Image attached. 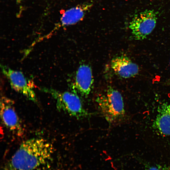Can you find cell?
Segmentation results:
<instances>
[{
  "label": "cell",
  "mask_w": 170,
  "mask_h": 170,
  "mask_svg": "<svg viewBox=\"0 0 170 170\" xmlns=\"http://www.w3.org/2000/svg\"><path fill=\"white\" fill-rule=\"evenodd\" d=\"M11 99L2 96L0 102V116L5 127L15 135L20 136L24 133V129Z\"/></svg>",
  "instance_id": "obj_6"
},
{
  "label": "cell",
  "mask_w": 170,
  "mask_h": 170,
  "mask_svg": "<svg viewBox=\"0 0 170 170\" xmlns=\"http://www.w3.org/2000/svg\"><path fill=\"white\" fill-rule=\"evenodd\" d=\"M21 0H17V2L18 3H20V2Z\"/></svg>",
  "instance_id": "obj_12"
},
{
  "label": "cell",
  "mask_w": 170,
  "mask_h": 170,
  "mask_svg": "<svg viewBox=\"0 0 170 170\" xmlns=\"http://www.w3.org/2000/svg\"><path fill=\"white\" fill-rule=\"evenodd\" d=\"M145 170H170V167L168 166L157 164L145 163Z\"/></svg>",
  "instance_id": "obj_11"
},
{
  "label": "cell",
  "mask_w": 170,
  "mask_h": 170,
  "mask_svg": "<svg viewBox=\"0 0 170 170\" xmlns=\"http://www.w3.org/2000/svg\"><path fill=\"white\" fill-rule=\"evenodd\" d=\"M53 145L45 139L34 138L23 142L2 170H42L52 161Z\"/></svg>",
  "instance_id": "obj_1"
},
{
  "label": "cell",
  "mask_w": 170,
  "mask_h": 170,
  "mask_svg": "<svg viewBox=\"0 0 170 170\" xmlns=\"http://www.w3.org/2000/svg\"><path fill=\"white\" fill-rule=\"evenodd\" d=\"M3 74L8 79L11 88L34 103L37 99L34 90V85L21 71L14 70L8 66L1 65Z\"/></svg>",
  "instance_id": "obj_5"
},
{
  "label": "cell",
  "mask_w": 170,
  "mask_h": 170,
  "mask_svg": "<svg viewBox=\"0 0 170 170\" xmlns=\"http://www.w3.org/2000/svg\"><path fill=\"white\" fill-rule=\"evenodd\" d=\"M97 0H90L66 10L61 18V25L63 26L72 25L81 21Z\"/></svg>",
  "instance_id": "obj_7"
},
{
  "label": "cell",
  "mask_w": 170,
  "mask_h": 170,
  "mask_svg": "<svg viewBox=\"0 0 170 170\" xmlns=\"http://www.w3.org/2000/svg\"><path fill=\"white\" fill-rule=\"evenodd\" d=\"M157 19V13L154 9H145L135 14L129 25L134 39L146 38L155 28Z\"/></svg>",
  "instance_id": "obj_4"
},
{
  "label": "cell",
  "mask_w": 170,
  "mask_h": 170,
  "mask_svg": "<svg viewBox=\"0 0 170 170\" xmlns=\"http://www.w3.org/2000/svg\"><path fill=\"white\" fill-rule=\"evenodd\" d=\"M41 90L49 94L55 99L59 111L65 112L78 119L90 116V114L84 108L80 98L75 93L61 92L46 88H42Z\"/></svg>",
  "instance_id": "obj_3"
},
{
  "label": "cell",
  "mask_w": 170,
  "mask_h": 170,
  "mask_svg": "<svg viewBox=\"0 0 170 170\" xmlns=\"http://www.w3.org/2000/svg\"><path fill=\"white\" fill-rule=\"evenodd\" d=\"M157 111L152 124L153 129L159 135L170 136V103H162Z\"/></svg>",
  "instance_id": "obj_8"
},
{
  "label": "cell",
  "mask_w": 170,
  "mask_h": 170,
  "mask_svg": "<svg viewBox=\"0 0 170 170\" xmlns=\"http://www.w3.org/2000/svg\"><path fill=\"white\" fill-rule=\"evenodd\" d=\"M92 70L88 65L83 64L79 67L76 74L75 87L82 96L87 97L93 83Z\"/></svg>",
  "instance_id": "obj_10"
},
{
  "label": "cell",
  "mask_w": 170,
  "mask_h": 170,
  "mask_svg": "<svg viewBox=\"0 0 170 170\" xmlns=\"http://www.w3.org/2000/svg\"><path fill=\"white\" fill-rule=\"evenodd\" d=\"M111 65L115 73L123 78L133 77L139 71L138 65L126 56H120L113 58L111 61Z\"/></svg>",
  "instance_id": "obj_9"
},
{
  "label": "cell",
  "mask_w": 170,
  "mask_h": 170,
  "mask_svg": "<svg viewBox=\"0 0 170 170\" xmlns=\"http://www.w3.org/2000/svg\"><path fill=\"white\" fill-rule=\"evenodd\" d=\"M95 101L101 113L109 123L122 120L125 116L124 101L120 93L109 88L105 94L98 96Z\"/></svg>",
  "instance_id": "obj_2"
}]
</instances>
